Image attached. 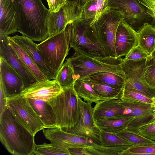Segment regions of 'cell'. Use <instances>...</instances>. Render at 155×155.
<instances>
[{
	"instance_id": "6da1fadb",
	"label": "cell",
	"mask_w": 155,
	"mask_h": 155,
	"mask_svg": "<svg viewBox=\"0 0 155 155\" xmlns=\"http://www.w3.org/2000/svg\"><path fill=\"white\" fill-rule=\"evenodd\" d=\"M17 15L18 31L33 41L48 37L47 25L49 9L41 0H12Z\"/></svg>"
},
{
	"instance_id": "7a4b0ae2",
	"label": "cell",
	"mask_w": 155,
	"mask_h": 155,
	"mask_svg": "<svg viewBox=\"0 0 155 155\" xmlns=\"http://www.w3.org/2000/svg\"><path fill=\"white\" fill-rule=\"evenodd\" d=\"M35 136L6 108L0 115V140L14 155H34Z\"/></svg>"
},
{
	"instance_id": "3957f363",
	"label": "cell",
	"mask_w": 155,
	"mask_h": 155,
	"mask_svg": "<svg viewBox=\"0 0 155 155\" xmlns=\"http://www.w3.org/2000/svg\"><path fill=\"white\" fill-rule=\"evenodd\" d=\"M42 131L52 145L69 153L68 149L70 148L81 147L85 148L91 155H119L120 152L128 147L102 146L87 137L67 132L58 127L43 129Z\"/></svg>"
},
{
	"instance_id": "277c9868",
	"label": "cell",
	"mask_w": 155,
	"mask_h": 155,
	"mask_svg": "<svg viewBox=\"0 0 155 155\" xmlns=\"http://www.w3.org/2000/svg\"><path fill=\"white\" fill-rule=\"evenodd\" d=\"M69 45L75 54L92 58L107 57L91 24L80 18L66 26Z\"/></svg>"
},
{
	"instance_id": "5b68a950",
	"label": "cell",
	"mask_w": 155,
	"mask_h": 155,
	"mask_svg": "<svg viewBox=\"0 0 155 155\" xmlns=\"http://www.w3.org/2000/svg\"><path fill=\"white\" fill-rule=\"evenodd\" d=\"M53 109L56 127L71 129L80 119L78 96L74 87L63 89L58 95L48 101Z\"/></svg>"
},
{
	"instance_id": "8992f818",
	"label": "cell",
	"mask_w": 155,
	"mask_h": 155,
	"mask_svg": "<svg viewBox=\"0 0 155 155\" xmlns=\"http://www.w3.org/2000/svg\"><path fill=\"white\" fill-rule=\"evenodd\" d=\"M69 58L73 65L77 79L101 72L112 73L126 78L122 66L121 58H93L74 53Z\"/></svg>"
},
{
	"instance_id": "52a82bcc",
	"label": "cell",
	"mask_w": 155,
	"mask_h": 155,
	"mask_svg": "<svg viewBox=\"0 0 155 155\" xmlns=\"http://www.w3.org/2000/svg\"><path fill=\"white\" fill-rule=\"evenodd\" d=\"M69 45L66 27L61 32L48 37L37 44L45 65L54 79L68 54Z\"/></svg>"
},
{
	"instance_id": "ba28073f",
	"label": "cell",
	"mask_w": 155,
	"mask_h": 155,
	"mask_svg": "<svg viewBox=\"0 0 155 155\" xmlns=\"http://www.w3.org/2000/svg\"><path fill=\"white\" fill-rule=\"evenodd\" d=\"M124 19L120 13L108 9L91 25L107 57L116 58L115 48L116 32L120 23Z\"/></svg>"
},
{
	"instance_id": "9c48e42d",
	"label": "cell",
	"mask_w": 155,
	"mask_h": 155,
	"mask_svg": "<svg viewBox=\"0 0 155 155\" xmlns=\"http://www.w3.org/2000/svg\"><path fill=\"white\" fill-rule=\"evenodd\" d=\"M108 9L121 13L124 21L137 32L145 23H151L152 18L138 0H107Z\"/></svg>"
},
{
	"instance_id": "30bf717a",
	"label": "cell",
	"mask_w": 155,
	"mask_h": 155,
	"mask_svg": "<svg viewBox=\"0 0 155 155\" xmlns=\"http://www.w3.org/2000/svg\"><path fill=\"white\" fill-rule=\"evenodd\" d=\"M7 108L34 136L45 129L27 98L21 94L7 98Z\"/></svg>"
},
{
	"instance_id": "8fae6325",
	"label": "cell",
	"mask_w": 155,
	"mask_h": 155,
	"mask_svg": "<svg viewBox=\"0 0 155 155\" xmlns=\"http://www.w3.org/2000/svg\"><path fill=\"white\" fill-rule=\"evenodd\" d=\"M78 100L80 114L78 122L71 129L61 128L67 132L87 137L100 145V129L94 116L92 103L85 102L79 96Z\"/></svg>"
},
{
	"instance_id": "7c38bea8",
	"label": "cell",
	"mask_w": 155,
	"mask_h": 155,
	"mask_svg": "<svg viewBox=\"0 0 155 155\" xmlns=\"http://www.w3.org/2000/svg\"><path fill=\"white\" fill-rule=\"evenodd\" d=\"M81 15V8L77 0H67L57 12L49 11L47 20L48 37L61 32L69 24L80 18Z\"/></svg>"
},
{
	"instance_id": "4fadbf2b",
	"label": "cell",
	"mask_w": 155,
	"mask_h": 155,
	"mask_svg": "<svg viewBox=\"0 0 155 155\" xmlns=\"http://www.w3.org/2000/svg\"><path fill=\"white\" fill-rule=\"evenodd\" d=\"M8 36L0 35V57L5 59L21 76L24 89L38 81L14 50L8 40Z\"/></svg>"
},
{
	"instance_id": "5bb4252c",
	"label": "cell",
	"mask_w": 155,
	"mask_h": 155,
	"mask_svg": "<svg viewBox=\"0 0 155 155\" xmlns=\"http://www.w3.org/2000/svg\"><path fill=\"white\" fill-rule=\"evenodd\" d=\"M0 82L7 97L21 94L24 89L23 79L4 58L0 57Z\"/></svg>"
},
{
	"instance_id": "9a60e30c",
	"label": "cell",
	"mask_w": 155,
	"mask_h": 155,
	"mask_svg": "<svg viewBox=\"0 0 155 155\" xmlns=\"http://www.w3.org/2000/svg\"><path fill=\"white\" fill-rule=\"evenodd\" d=\"M138 45L137 33L124 20L120 23L116 32L115 48L116 58L125 56Z\"/></svg>"
},
{
	"instance_id": "2e32d148",
	"label": "cell",
	"mask_w": 155,
	"mask_h": 155,
	"mask_svg": "<svg viewBox=\"0 0 155 155\" xmlns=\"http://www.w3.org/2000/svg\"><path fill=\"white\" fill-rule=\"evenodd\" d=\"M62 91L63 89L56 79L48 80L33 84L24 89L21 95L28 98L48 101Z\"/></svg>"
},
{
	"instance_id": "e0dca14e",
	"label": "cell",
	"mask_w": 155,
	"mask_h": 155,
	"mask_svg": "<svg viewBox=\"0 0 155 155\" xmlns=\"http://www.w3.org/2000/svg\"><path fill=\"white\" fill-rule=\"evenodd\" d=\"M121 101L122 104L129 110V115L135 118L126 130L136 132L137 129L139 126L154 118L153 105L122 100Z\"/></svg>"
},
{
	"instance_id": "ac0fdd59",
	"label": "cell",
	"mask_w": 155,
	"mask_h": 155,
	"mask_svg": "<svg viewBox=\"0 0 155 155\" xmlns=\"http://www.w3.org/2000/svg\"><path fill=\"white\" fill-rule=\"evenodd\" d=\"M95 121L104 119H114L128 116L127 109L121 99H111L101 101L93 107Z\"/></svg>"
},
{
	"instance_id": "d6986e66",
	"label": "cell",
	"mask_w": 155,
	"mask_h": 155,
	"mask_svg": "<svg viewBox=\"0 0 155 155\" xmlns=\"http://www.w3.org/2000/svg\"><path fill=\"white\" fill-rule=\"evenodd\" d=\"M0 35L18 31L17 15L12 0H0Z\"/></svg>"
},
{
	"instance_id": "ffe728a7",
	"label": "cell",
	"mask_w": 155,
	"mask_h": 155,
	"mask_svg": "<svg viewBox=\"0 0 155 155\" xmlns=\"http://www.w3.org/2000/svg\"><path fill=\"white\" fill-rule=\"evenodd\" d=\"M11 37L25 51L48 80L54 79L45 65L41 53L37 47L38 44L23 35H16Z\"/></svg>"
},
{
	"instance_id": "44dd1931",
	"label": "cell",
	"mask_w": 155,
	"mask_h": 155,
	"mask_svg": "<svg viewBox=\"0 0 155 155\" xmlns=\"http://www.w3.org/2000/svg\"><path fill=\"white\" fill-rule=\"evenodd\" d=\"M81 8L80 18L91 26L101 15L108 9L107 0H80Z\"/></svg>"
},
{
	"instance_id": "7402d4cb",
	"label": "cell",
	"mask_w": 155,
	"mask_h": 155,
	"mask_svg": "<svg viewBox=\"0 0 155 155\" xmlns=\"http://www.w3.org/2000/svg\"><path fill=\"white\" fill-rule=\"evenodd\" d=\"M41 120L45 128L56 127V118L52 107L48 101L28 98Z\"/></svg>"
},
{
	"instance_id": "603a6c76",
	"label": "cell",
	"mask_w": 155,
	"mask_h": 155,
	"mask_svg": "<svg viewBox=\"0 0 155 155\" xmlns=\"http://www.w3.org/2000/svg\"><path fill=\"white\" fill-rule=\"evenodd\" d=\"M8 38L12 48L22 62L34 76L38 81H44L48 80L25 51L15 42L11 37L8 36Z\"/></svg>"
},
{
	"instance_id": "cb8c5ba5",
	"label": "cell",
	"mask_w": 155,
	"mask_h": 155,
	"mask_svg": "<svg viewBox=\"0 0 155 155\" xmlns=\"http://www.w3.org/2000/svg\"><path fill=\"white\" fill-rule=\"evenodd\" d=\"M135 119L133 116H125L117 119H104L96 120V124L101 130L116 134L126 130L130 123Z\"/></svg>"
},
{
	"instance_id": "d4e9b609",
	"label": "cell",
	"mask_w": 155,
	"mask_h": 155,
	"mask_svg": "<svg viewBox=\"0 0 155 155\" xmlns=\"http://www.w3.org/2000/svg\"><path fill=\"white\" fill-rule=\"evenodd\" d=\"M137 33L138 45L150 55L155 49V27L145 23Z\"/></svg>"
},
{
	"instance_id": "484cf974",
	"label": "cell",
	"mask_w": 155,
	"mask_h": 155,
	"mask_svg": "<svg viewBox=\"0 0 155 155\" xmlns=\"http://www.w3.org/2000/svg\"><path fill=\"white\" fill-rule=\"evenodd\" d=\"M74 88L78 96L87 102L96 104L101 101L110 99L99 96L88 83L80 78L75 81Z\"/></svg>"
},
{
	"instance_id": "4316f807",
	"label": "cell",
	"mask_w": 155,
	"mask_h": 155,
	"mask_svg": "<svg viewBox=\"0 0 155 155\" xmlns=\"http://www.w3.org/2000/svg\"><path fill=\"white\" fill-rule=\"evenodd\" d=\"M84 78L94 81L106 84L122 90H123L126 82L125 78L108 72H98L90 75Z\"/></svg>"
},
{
	"instance_id": "83f0119b",
	"label": "cell",
	"mask_w": 155,
	"mask_h": 155,
	"mask_svg": "<svg viewBox=\"0 0 155 155\" xmlns=\"http://www.w3.org/2000/svg\"><path fill=\"white\" fill-rule=\"evenodd\" d=\"M55 79L62 89L74 87L77 79L73 65L69 58L63 64Z\"/></svg>"
},
{
	"instance_id": "f1b7e54d",
	"label": "cell",
	"mask_w": 155,
	"mask_h": 155,
	"mask_svg": "<svg viewBox=\"0 0 155 155\" xmlns=\"http://www.w3.org/2000/svg\"><path fill=\"white\" fill-rule=\"evenodd\" d=\"M147 59L137 61L123 59L122 66L126 79L131 78L144 81L142 80V78Z\"/></svg>"
},
{
	"instance_id": "f546056e",
	"label": "cell",
	"mask_w": 155,
	"mask_h": 155,
	"mask_svg": "<svg viewBox=\"0 0 155 155\" xmlns=\"http://www.w3.org/2000/svg\"><path fill=\"white\" fill-rule=\"evenodd\" d=\"M81 79L88 83L100 96L109 99H121L123 90L94 81L86 78Z\"/></svg>"
},
{
	"instance_id": "4dcf8cb0",
	"label": "cell",
	"mask_w": 155,
	"mask_h": 155,
	"mask_svg": "<svg viewBox=\"0 0 155 155\" xmlns=\"http://www.w3.org/2000/svg\"><path fill=\"white\" fill-rule=\"evenodd\" d=\"M100 145L106 147L130 146L132 144L127 140L115 133L108 132L100 129Z\"/></svg>"
},
{
	"instance_id": "1f68e13d",
	"label": "cell",
	"mask_w": 155,
	"mask_h": 155,
	"mask_svg": "<svg viewBox=\"0 0 155 155\" xmlns=\"http://www.w3.org/2000/svg\"><path fill=\"white\" fill-rule=\"evenodd\" d=\"M122 100L154 104L153 98L135 89L124 87Z\"/></svg>"
},
{
	"instance_id": "d6a6232c",
	"label": "cell",
	"mask_w": 155,
	"mask_h": 155,
	"mask_svg": "<svg viewBox=\"0 0 155 155\" xmlns=\"http://www.w3.org/2000/svg\"><path fill=\"white\" fill-rule=\"evenodd\" d=\"M115 134L128 141L133 145L146 146L155 144V141L147 139L133 131L125 130Z\"/></svg>"
},
{
	"instance_id": "836d02e7",
	"label": "cell",
	"mask_w": 155,
	"mask_h": 155,
	"mask_svg": "<svg viewBox=\"0 0 155 155\" xmlns=\"http://www.w3.org/2000/svg\"><path fill=\"white\" fill-rule=\"evenodd\" d=\"M125 87L137 90L152 98L155 97V88L144 81L126 79Z\"/></svg>"
},
{
	"instance_id": "e575fe53",
	"label": "cell",
	"mask_w": 155,
	"mask_h": 155,
	"mask_svg": "<svg viewBox=\"0 0 155 155\" xmlns=\"http://www.w3.org/2000/svg\"><path fill=\"white\" fill-rule=\"evenodd\" d=\"M155 155V144L145 146L131 145L119 153V155Z\"/></svg>"
},
{
	"instance_id": "d590c367",
	"label": "cell",
	"mask_w": 155,
	"mask_h": 155,
	"mask_svg": "<svg viewBox=\"0 0 155 155\" xmlns=\"http://www.w3.org/2000/svg\"><path fill=\"white\" fill-rule=\"evenodd\" d=\"M70 155L69 153L55 147L51 143H44L35 145L34 155Z\"/></svg>"
},
{
	"instance_id": "8d00e7d4",
	"label": "cell",
	"mask_w": 155,
	"mask_h": 155,
	"mask_svg": "<svg viewBox=\"0 0 155 155\" xmlns=\"http://www.w3.org/2000/svg\"><path fill=\"white\" fill-rule=\"evenodd\" d=\"M142 80L155 88V61L150 56L147 59Z\"/></svg>"
},
{
	"instance_id": "74e56055",
	"label": "cell",
	"mask_w": 155,
	"mask_h": 155,
	"mask_svg": "<svg viewBox=\"0 0 155 155\" xmlns=\"http://www.w3.org/2000/svg\"><path fill=\"white\" fill-rule=\"evenodd\" d=\"M136 132L147 139L155 140V117L139 126Z\"/></svg>"
},
{
	"instance_id": "f35d334b",
	"label": "cell",
	"mask_w": 155,
	"mask_h": 155,
	"mask_svg": "<svg viewBox=\"0 0 155 155\" xmlns=\"http://www.w3.org/2000/svg\"><path fill=\"white\" fill-rule=\"evenodd\" d=\"M150 55L138 45L134 48L125 56V59L137 61L148 58Z\"/></svg>"
},
{
	"instance_id": "ab89813d",
	"label": "cell",
	"mask_w": 155,
	"mask_h": 155,
	"mask_svg": "<svg viewBox=\"0 0 155 155\" xmlns=\"http://www.w3.org/2000/svg\"><path fill=\"white\" fill-rule=\"evenodd\" d=\"M138 0L146 12L152 18L151 25L155 27V0Z\"/></svg>"
},
{
	"instance_id": "60d3db41",
	"label": "cell",
	"mask_w": 155,
	"mask_h": 155,
	"mask_svg": "<svg viewBox=\"0 0 155 155\" xmlns=\"http://www.w3.org/2000/svg\"><path fill=\"white\" fill-rule=\"evenodd\" d=\"M49 10L51 12H57L66 3L67 0H46Z\"/></svg>"
},
{
	"instance_id": "b9f144b4",
	"label": "cell",
	"mask_w": 155,
	"mask_h": 155,
	"mask_svg": "<svg viewBox=\"0 0 155 155\" xmlns=\"http://www.w3.org/2000/svg\"><path fill=\"white\" fill-rule=\"evenodd\" d=\"M7 98L2 85L0 82V115L7 108Z\"/></svg>"
},
{
	"instance_id": "7bdbcfd3",
	"label": "cell",
	"mask_w": 155,
	"mask_h": 155,
	"mask_svg": "<svg viewBox=\"0 0 155 155\" xmlns=\"http://www.w3.org/2000/svg\"><path fill=\"white\" fill-rule=\"evenodd\" d=\"M68 150L70 155H91L85 148H71L69 149Z\"/></svg>"
},
{
	"instance_id": "ee69618b",
	"label": "cell",
	"mask_w": 155,
	"mask_h": 155,
	"mask_svg": "<svg viewBox=\"0 0 155 155\" xmlns=\"http://www.w3.org/2000/svg\"><path fill=\"white\" fill-rule=\"evenodd\" d=\"M150 57L155 61V49L150 55Z\"/></svg>"
},
{
	"instance_id": "f6af8a7d",
	"label": "cell",
	"mask_w": 155,
	"mask_h": 155,
	"mask_svg": "<svg viewBox=\"0 0 155 155\" xmlns=\"http://www.w3.org/2000/svg\"><path fill=\"white\" fill-rule=\"evenodd\" d=\"M153 114H154V117H155V104H154L153 105Z\"/></svg>"
},
{
	"instance_id": "bcb514c9",
	"label": "cell",
	"mask_w": 155,
	"mask_h": 155,
	"mask_svg": "<svg viewBox=\"0 0 155 155\" xmlns=\"http://www.w3.org/2000/svg\"><path fill=\"white\" fill-rule=\"evenodd\" d=\"M153 101H154V104H155V97H154L153 98ZM153 104V105H154Z\"/></svg>"
},
{
	"instance_id": "7dc6e473",
	"label": "cell",
	"mask_w": 155,
	"mask_h": 155,
	"mask_svg": "<svg viewBox=\"0 0 155 155\" xmlns=\"http://www.w3.org/2000/svg\"><path fill=\"white\" fill-rule=\"evenodd\" d=\"M78 0V1H79L80 0Z\"/></svg>"
}]
</instances>
